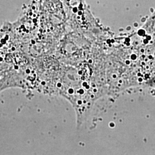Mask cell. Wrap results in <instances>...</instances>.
<instances>
[{"mask_svg": "<svg viewBox=\"0 0 155 155\" xmlns=\"http://www.w3.org/2000/svg\"><path fill=\"white\" fill-rule=\"evenodd\" d=\"M22 78L11 65L0 61V93L13 87H25Z\"/></svg>", "mask_w": 155, "mask_h": 155, "instance_id": "1", "label": "cell"}]
</instances>
